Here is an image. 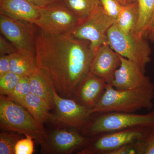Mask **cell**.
Instances as JSON below:
<instances>
[{"label":"cell","instance_id":"obj_24","mask_svg":"<svg viewBox=\"0 0 154 154\" xmlns=\"http://www.w3.org/2000/svg\"><path fill=\"white\" fill-rule=\"evenodd\" d=\"M29 93H30V88L29 78L25 76L20 79L11 94L6 96L14 102L19 104L23 98Z\"/></svg>","mask_w":154,"mask_h":154},{"label":"cell","instance_id":"obj_19","mask_svg":"<svg viewBox=\"0 0 154 154\" xmlns=\"http://www.w3.org/2000/svg\"><path fill=\"white\" fill-rule=\"evenodd\" d=\"M138 20V8L137 2H136L122 5L115 23L123 32L139 36L137 32Z\"/></svg>","mask_w":154,"mask_h":154},{"label":"cell","instance_id":"obj_20","mask_svg":"<svg viewBox=\"0 0 154 154\" xmlns=\"http://www.w3.org/2000/svg\"><path fill=\"white\" fill-rule=\"evenodd\" d=\"M138 20L137 32L139 36L146 34L154 18V0H137Z\"/></svg>","mask_w":154,"mask_h":154},{"label":"cell","instance_id":"obj_25","mask_svg":"<svg viewBox=\"0 0 154 154\" xmlns=\"http://www.w3.org/2000/svg\"><path fill=\"white\" fill-rule=\"evenodd\" d=\"M137 154H154V128L143 140L136 143Z\"/></svg>","mask_w":154,"mask_h":154},{"label":"cell","instance_id":"obj_9","mask_svg":"<svg viewBox=\"0 0 154 154\" xmlns=\"http://www.w3.org/2000/svg\"><path fill=\"white\" fill-rule=\"evenodd\" d=\"M38 30V27L33 23L0 14L1 34L18 50H25L36 53V38Z\"/></svg>","mask_w":154,"mask_h":154},{"label":"cell","instance_id":"obj_2","mask_svg":"<svg viewBox=\"0 0 154 154\" xmlns=\"http://www.w3.org/2000/svg\"><path fill=\"white\" fill-rule=\"evenodd\" d=\"M154 89L117 90L109 84L91 114L108 112L133 113L154 106Z\"/></svg>","mask_w":154,"mask_h":154},{"label":"cell","instance_id":"obj_1","mask_svg":"<svg viewBox=\"0 0 154 154\" xmlns=\"http://www.w3.org/2000/svg\"><path fill=\"white\" fill-rule=\"evenodd\" d=\"M95 53L91 43L69 33L51 34L38 28L36 38L37 68L60 96L72 98L90 72Z\"/></svg>","mask_w":154,"mask_h":154},{"label":"cell","instance_id":"obj_23","mask_svg":"<svg viewBox=\"0 0 154 154\" xmlns=\"http://www.w3.org/2000/svg\"><path fill=\"white\" fill-rule=\"evenodd\" d=\"M23 76L10 72L0 77V94L7 96L11 94Z\"/></svg>","mask_w":154,"mask_h":154},{"label":"cell","instance_id":"obj_3","mask_svg":"<svg viewBox=\"0 0 154 154\" xmlns=\"http://www.w3.org/2000/svg\"><path fill=\"white\" fill-rule=\"evenodd\" d=\"M0 127L3 131L30 135L41 144L47 137L43 125L36 121L22 105L0 96Z\"/></svg>","mask_w":154,"mask_h":154},{"label":"cell","instance_id":"obj_32","mask_svg":"<svg viewBox=\"0 0 154 154\" xmlns=\"http://www.w3.org/2000/svg\"><path fill=\"white\" fill-rule=\"evenodd\" d=\"M119 3L121 4L122 5H126L132 3L137 2V0H118Z\"/></svg>","mask_w":154,"mask_h":154},{"label":"cell","instance_id":"obj_31","mask_svg":"<svg viewBox=\"0 0 154 154\" xmlns=\"http://www.w3.org/2000/svg\"><path fill=\"white\" fill-rule=\"evenodd\" d=\"M146 38H147L152 42H154V18L146 34Z\"/></svg>","mask_w":154,"mask_h":154},{"label":"cell","instance_id":"obj_29","mask_svg":"<svg viewBox=\"0 0 154 154\" xmlns=\"http://www.w3.org/2000/svg\"><path fill=\"white\" fill-rule=\"evenodd\" d=\"M11 54L1 56L0 57V77L9 72L11 69Z\"/></svg>","mask_w":154,"mask_h":154},{"label":"cell","instance_id":"obj_15","mask_svg":"<svg viewBox=\"0 0 154 154\" xmlns=\"http://www.w3.org/2000/svg\"><path fill=\"white\" fill-rule=\"evenodd\" d=\"M0 14L34 24L39 16V8L27 0H0Z\"/></svg>","mask_w":154,"mask_h":154},{"label":"cell","instance_id":"obj_30","mask_svg":"<svg viewBox=\"0 0 154 154\" xmlns=\"http://www.w3.org/2000/svg\"><path fill=\"white\" fill-rule=\"evenodd\" d=\"M33 5L38 8H42L60 2L62 0H27Z\"/></svg>","mask_w":154,"mask_h":154},{"label":"cell","instance_id":"obj_4","mask_svg":"<svg viewBox=\"0 0 154 154\" xmlns=\"http://www.w3.org/2000/svg\"><path fill=\"white\" fill-rule=\"evenodd\" d=\"M83 128L86 136H96L105 133L133 128H154V110L147 114L108 112L100 113Z\"/></svg>","mask_w":154,"mask_h":154},{"label":"cell","instance_id":"obj_6","mask_svg":"<svg viewBox=\"0 0 154 154\" xmlns=\"http://www.w3.org/2000/svg\"><path fill=\"white\" fill-rule=\"evenodd\" d=\"M115 21L100 6L70 33L75 38L89 42L95 53L101 45L107 44V33Z\"/></svg>","mask_w":154,"mask_h":154},{"label":"cell","instance_id":"obj_26","mask_svg":"<svg viewBox=\"0 0 154 154\" xmlns=\"http://www.w3.org/2000/svg\"><path fill=\"white\" fill-rule=\"evenodd\" d=\"M25 138L19 140L15 146V154H32L34 152L33 137L30 135H26Z\"/></svg>","mask_w":154,"mask_h":154},{"label":"cell","instance_id":"obj_17","mask_svg":"<svg viewBox=\"0 0 154 154\" xmlns=\"http://www.w3.org/2000/svg\"><path fill=\"white\" fill-rule=\"evenodd\" d=\"M28 78L30 93L43 99L51 109L54 107L53 93V86L48 78L38 69Z\"/></svg>","mask_w":154,"mask_h":154},{"label":"cell","instance_id":"obj_14","mask_svg":"<svg viewBox=\"0 0 154 154\" xmlns=\"http://www.w3.org/2000/svg\"><path fill=\"white\" fill-rule=\"evenodd\" d=\"M107 85L104 80L90 72L78 86L72 99L92 110L104 94Z\"/></svg>","mask_w":154,"mask_h":154},{"label":"cell","instance_id":"obj_27","mask_svg":"<svg viewBox=\"0 0 154 154\" xmlns=\"http://www.w3.org/2000/svg\"><path fill=\"white\" fill-rule=\"evenodd\" d=\"M99 2L106 13L116 20L122 6L118 0H99Z\"/></svg>","mask_w":154,"mask_h":154},{"label":"cell","instance_id":"obj_22","mask_svg":"<svg viewBox=\"0 0 154 154\" xmlns=\"http://www.w3.org/2000/svg\"><path fill=\"white\" fill-rule=\"evenodd\" d=\"M21 135L6 131L0 133V154H15V146L22 138Z\"/></svg>","mask_w":154,"mask_h":154},{"label":"cell","instance_id":"obj_7","mask_svg":"<svg viewBox=\"0 0 154 154\" xmlns=\"http://www.w3.org/2000/svg\"><path fill=\"white\" fill-rule=\"evenodd\" d=\"M152 128L138 127L105 133L82 149L79 154H108L116 149L143 140Z\"/></svg>","mask_w":154,"mask_h":154},{"label":"cell","instance_id":"obj_16","mask_svg":"<svg viewBox=\"0 0 154 154\" xmlns=\"http://www.w3.org/2000/svg\"><path fill=\"white\" fill-rule=\"evenodd\" d=\"M36 53L25 50L11 54L10 72L29 76L37 70Z\"/></svg>","mask_w":154,"mask_h":154},{"label":"cell","instance_id":"obj_8","mask_svg":"<svg viewBox=\"0 0 154 154\" xmlns=\"http://www.w3.org/2000/svg\"><path fill=\"white\" fill-rule=\"evenodd\" d=\"M39 8V17L34 24L46 33H70L83 21L62 2Z\"/></svg>","mask_w":154,"mask_h":154},{"label":"cell","instance_id":"obj_28","mask_svg":"<svg viewBox=\"0 0 154 154\" xmlns=\"http://www.w3.org/2000/svg\"><path fill=\"white\" fill-rule=\"evenodd\" d=\"M18 50L2 35L0 36V55H8L17 52Z\"/></svg>","mask_w":154,"mask_h":154},{"label":"cell","instance_id":"obj_12","mask_svg":"<svg viewBox=\"0 0 154 154\" xmlns=\"http://www.w3.org/2000/svg\"><path fill=\"white\" fill-rule=\"evenodd\" d=\"M119 57L121 64L111 85L113 88L122 90L154 89V84L137 64L122 56Z\"/></svg>","mask_w":154,"mask_h":154},{"label":"cell","instance_id":"obj_11","mask_svg":"<svg viewBox=\"0 0 154 154\" xmlns=\"http://www.w3.org/2000/svg\"><path fill=\"white\" fill-rule=\"evenodd\" d=\"M91 139L75 131L57 129L47 135L41 144L42 150L46 154H71L85 147Z\"/></svg>","mask_w":154,"mask_h":154},{"label":"cell","instance_id":"obj_18","mask_svg":"<svg viewBox=\"0 0 154 154\" xmlns=\"http://www.w3.org/2000/svg\"><path fill=\"white\" fill-rule=\"evenodd\" d=\"M19 105L42 124L52 119L53 115L50 113V107L43 99L34 94L29 93L23 98Z\"/></svg>","mask_w":154,"mask_h":154},{"label":"cell","instance_id":"obj_21","mask_svg":"<svg viewBox=\"0 0 154 154\" xmlns=\"http://www.w3.org/2000/svg\"><path fill=\"white\" fill-rule=\"evenodd\" d=\"M62 2L82 21L101 6L99 0H62Z\"/></svg>","mask_w":154,"mask_h":154},{"label":"cell","instance_id":"obj_5","mask_svg":"<svg viewBox=\"0 0 154 154\" xmlns=\"http://www.w3.org/2000/svg\"><path fill=\"white\" fill-rule=\"evenodd\" d=\"M107 44L119 55L137 64L144 72L151 60V49L146 37L125 33L115 22L108 30Z\"/></svg>","mask_w":154,"mask_h":154},{"label":"cell","instance_id":"obj_13","mask_svg":"<svg viewBox=\"0 0 154 154\" xmlns=\"http://www.w3.org/2000/svg\"><path fill=\"white\" fill-rule=\"evenodd\" d=\"M121 64L119 55L108 44L101 45L94 54L90 72L112 85L116 72Z\"/></svg>","mask_w":154,"mask_h":154},{"label":"cell","instance_id":"obj_33","mask_svg":"<svg viewBox=\"0 0 154 154\" xmlns=\"http://www.w3.org/2000/svg\"></svg>","mask_w":154,"mask_h":154},{"label":"cell","instance_id":"obj_10","mask_svg":"<svg viewBox=\"0 0 154 154\" xmlns=\"http://www.w3.org/2000/svg\"><path fill=\"white\" fill-rule=\"evenodd\" d=\"M55 112L52 119L74 128H84L90 120L91 109L87 108L72 98L60 96L53 87Z\"/></svg>","mask_w":154,"mask_h":154}]
</instances>
